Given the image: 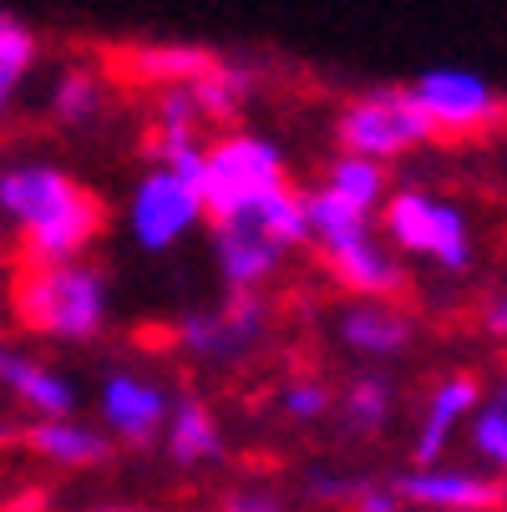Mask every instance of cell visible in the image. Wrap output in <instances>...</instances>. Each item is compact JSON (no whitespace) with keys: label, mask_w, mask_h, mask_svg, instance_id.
<instances>
[{"label":"cell","mask_w":507,"mask_h":512,"mask_svg":"<svg viewBox=\"0 0 507 512\" xmlns=\"http://www.w3.org/2000/svg\"><path fill=\"white\" fill-rule=\"evenodd\" d=\"M0 213L21 259H82L107 234V203L61 163L16 158L0 168Z\"/></svg>","instance_id":"obj_1"},{"label":"cell","mask_w":507,"mask_h":512,"mask_svg":"<svg viewBox=\"0 0 507 512\" xmlns=\"http://www.w3.org/2000/svg\"><path fill=\"white\" fill-rule=\"evenodd\" d=\"M21 335L51 345H92L112 330V274L82 259H21L6 289Z\"/></svg>","instance_id":"obj_2"},{"label":"cell","mask_w":507,"mask_h":512,"mask_svg":"<svg viewBox=\"0 0 507 512\" xmlns=\"http://www.w3.org/2000/svg\"><path fill=\"white\" fill-rule=\"evenodd\" d=\"M305 244V193L289 183L234 213L208 218V249L224 289H269Z\"/></svg>","instance_id":"obj_3"},{"label":"cell","mask_w":507,"mask_h":512,"mask_svg":"<svg viewBox=\"0 0 507 512\" xmlns=\"http://www.w3.org/2000/svg\"><path fill=\"white\" fill-rule=\"evenodd\" d=\"M305 234L345 295H355V300H401L406 295V259L376 229V213L345 203L325 183L305 193Z\"/></svg>","instance_id":"obj_4"},{"label":"cell","mask_w":507,"mask_h":512,"mask_svg":"<svg viewBox=\"0 0 507 512\" xmlns=\"http://www.w3.org/2000/svg\"><path fill=\"white\" fill-rule=\"evenodd\" d=\"M376 229L401 259H421L437 274L462 279L477 264V234H472L467 208L431 188H416V183L391 188L376 208Z\"/></svg>","instance_id":"obj_5"},{"label":"cell","mask_w":507,"mask_h":512,"mask_svg":"<svg viewBox=\"0 0 507 512\" xmlns=\"http://www.w3.org/2000/svg\"><path fill=\"white\" fill-rule=\"evenodd\" d=\"M198 168H203V153H153V163L137 173L122 224L142 254H173L208 224Z\"/></svg>","instance_id":"obj_6"},{"label":"cell","mask_w":507,"mask_h":512,"mask_svg":"<svg viewBox=\"0 0 507 512\" xmlns=\"http://www.w3.org/2000/svg\"><path fill=\"white\" fill-rule=\"evenodd\" d=\"M289 183V158L274 137L249 132V127H224L219 137L203 142V168H198V188H203V208L208 218L234 213L274 188Z\"/></svg>","instance_id":"obj_7"},{"label":"cell","mask_w":507,"mask_h":512,"mask_svg":"<svg viewBox=\"0 0 507 512\" xmlns=\"http://www.w3.org/2000/svg\"><path fill=\"white\" fill-rule=\"evenodd\" d=\"M269 330H274V305L264 300V289H229L219 305L178 315L173 345L203 371H234L249 355H259Z\"/></svg>","instance_id":"obj_8"},{"label":"cell","mask_w":507,"mask_h":512,"mask_svg":"<svg viewBox=\"0 0 507 512\" xmlns=\"http://www.w3.org/2000/svg\"><path fill=\"white\" fill-rule=\"evenodd\" d=\"M335 142H340V153H360V158H376L391 168L437 137H431L411 87H366L335 112Z\"/></svg>","instance_id":"obj_9"},{"label":"cell","mask_w":507,"mask_h":512,"mask_svg":"<svg viewBox=\"0 0 507 512\" xmlns=\"http://www.w3.org/2000/svg\"><path fill=\"white\" fill-rule=\"evenodd\" d=\"M411 97L431 127V137H482L492 127H502L507 102L502 92L467 66H431L411 82Z\"/></svg>","instance_id":"obj_10"},{"label":"cell","mask_w":507,"mask_h":512,"mask_svg":"<svg viewBox=\"0 0 507 512\" xmlns=\"http://www.w3.org/2000/svg\"><path fill=\"white\" fill-rule=\"evenodd\" d=\"M168 411L173 386L142 365H112L97 386V426L112 436V447H158Z\"/></svg>","instance_id":"obj_11"},{"label":"cell","mask_w":507,"mask_h":512,"mask_svg":"<svg viewBox=\"0 0 507 512\" xmlns=\"http://www.w3.org/2000/svg\"><path fill=\"white\" fill-rule=\"evenodd\" d=\"M396 492L411 512H502L507 477L487 467H457L452 457H442L426 467H406L396 477Z\"/></svg>","instance_id":"obj_12"},{"label":"cell","mask_w":507,"mask_h":512,"mask_svg":"<svg viewBox=\"0 0 507 512\" xmlns=\"http://www.w3.org/2000/svg\"><path fill=\"white\" fill-rule=\"evenodd\" d=\"M330 335L345 355L366 360V365H391L416 345V320L396 300H355L335 310Z\"/></svg>","instance_id":"obj_13"},{"label":"cell","mask_w":507,"mask_h":512,"mask_svg":"<svg viewBox=\"0 0 507 512\" xmlns=\"http://www.w3.org/2000/svg\"><path fill=\"white\" fill-rule=\"evenodd\" d=\"M0 396L21 406L26 416H66L82 406V391L56 360H46L31 345L0 340Z\"/></svg>","instance_id":"obj_14"},{"label":"cell","mask_w":507,"mask_h":512,"mask_svg":"<svg viewBox=\"0 0 507 512\" xmlns=\"http://www.w3.org/2000/svg\"><path fill=\"white\" fill-rule=\"evenodd\" d=\"M477 401H482V376H472V371H452L431 386L426 401H421L416 431H411V467L452 457V442L467 431Z\"/></svg>","instance_id":"obj_15"},{"label":"cell","mask_w":507,"mask_h":512,"mask_svg":"<svg viewBox=\"0 0 507 512\" xmlns=\"http://www.w3.org/2000/svg\"><path fill=\"white\" fill-rule=\"evenodd\" d=\"M26 452L41 457L56 472H97L112 462V436L97 421H82L77 411L66 416H31Z\"/></svg>","instance_id":"obj_16"},{"label":"cell","mask_w":507,"mask_h":512,"mask_svg":"<svg viewBox=\"0 0 507 512\" xmlns=\"http://www.w3.org/2000/svg\"><path fill=\"white\" fill-rule=\"evenodd\" d=\"M158 447L168 452L173 467L198 472V467H219L229 442H224V421L203 396H173V411L163 421Z\"/></svg>","instance_id":"obj_17"},{"label":"cell","mask_w":507,"mask_h":512,"mask_svg":"<svg viewBox=\"0 0 507 512\" xmlns=\"http://www.w3.org/2000/svg\"><path fill=\"white\" fill-rule=\"evenodd\" d=\"M219 61V51L213 46H198V41H142V46H127L117 56L122 77L142 82V87H188L193 77H203V71Z\"/></svg>","instance_id":"obj_18"},{"label":"cell","mask_w":507,"mask_h":512,"mask_svg":"<svg viewBox=\"0 0 507 512\" xmlns=\"http://www.w3.org/2000/svg\"><path fill=\"white\" fill-rule=\"evenodd\" d=\"M112 102V87H107V71L92 66V61H66L56 66V77L46 82V117L61 127V132H82L92 127Z\"/></svg>","instance_id":"obj_19"},{"label":"cell","mask_w":507,"mask_h":512,"mask_svg":"<svg viewBox=\"0 0 507 512\" xmlns=\"http://www.w3.org/2000/svg\"><path fill=\"white\" fill-rule=\"evenodd\" d=\"M259 87H264L259 66H249V61H224V56L213 61L203 77L188 82V92H193V102H198V112H203L208 127H234V122L254 107Z\"/></svg>","instance_id":"obj_20"},{"label":"cell","mask_w":507,"mask_h":512,"mask_svg":"<svg viewBox=\"0 0 507 512\" xmlns=\"http://www.w3.org/2000/svg\"><path fill=\"white\" fill-rule=\"evenodd\" d=\"M36 66H41V36L21 16L0 11V127L11 122L26 82L36 77Z\"/></svg>","instance_id":"obj_21"},{"label":"cell","mask_w":507,"mask_h":512,"mask_svg":"<svg viewBox=\"0 0 507 512\" xmlns=\"http://www.w3.org/2000/svg\"><path fill=\"white\" fill-rule=\"evenodd\" d=\"M208 122L188 87H158L153 102V153H203Z\"/></svg>","instance_id":"obj_22"},{"label":"cell","mask_w":507,"mask_h":512,"mask_svg":"<svg viewBox=\"0 0 507 512\" xmlns=\"http://www.w3.org/2000/svg\"><path fill=\"white\" fill-rule=\"evenodd\" d=\"M335 416L350 436H381L396 416V386L381 371H360L340 396H335Z\"/></svg>","instance_id":"obj_23"},{"label":"cell","mask_w":507,"mask_h":512,"mask_svg":"<svg viewBox=\"0 0 507 512\" xmlns=\"http://www.w3.org/2000/svg\"><path fill=\"white\" fill-rule=\"evenodd\" d=\"M467 442H472V457L487 472L507 477V371L482 386V401L467 421Z\"/></svg>","instance_id":"obj_24"},{"label":"cell","mask_w":507,"mask_h":512,"mask_svg":"<svg viewBox=\"0 0 507 512\" xmlns=\"http://www.w3.org/2000/svg\"><path fill=\"white\" fill-rule=\"evenodd\" d=\"M320 183H325L330 193H340L345 203L376 213V208H381V198L391 193V168H386V163H376V158H360V153H335V163L325 168V178H320Z\"/></svg>","instance_id":"obj_25"},{"label":"cell","mask_w":507,"mask_h":512,"mask_svg":"<svg viewBox=\"0 0 507 512\" xmlns=\"http://www.w3.org/2000/svg\"><path fill=\"white\" fill-rule=\"evenodd\" d=\"M335 411V391L320 376H300V381H284L279 391V416H289L295 426H315Z\"/></svg>","instance_id":"obj_26"},{"label":"cell","mask_w":507,"mask_h":512,"mask_svg":"<svg viewBox=\"0 0 507 512\" xmlns=\"http://www.w3.org/2000/svg\"><path fill=\"white\" fill-rule=\"evenodd\" d=\"M355 492H360V477H350V472H325V467H315V472L305 477V502H310V507L350 512Z\"/></svg>","instance_id":"obj_27"},{"label":"cell","mask_w":507,"mask_h":512,"mask_svg":"<svg viewBox=\"0 0 507 512\" xmlns=\"http://www.w3.org/2000/svg\"><path fill=\"white\" fill-rule=\"evenodd\" d=\"M224 512H289V497H284V487H274L264 477H249V482L224 492Z\"/></svg>","instance_id":"obj_28"},{"label":"cell","mask_w":507,"mask_h":512,"mask_svg":"<svg viewBox=\"0 0 507 512\" xmlns=\"http://www.w3.org/2000/svg\"><path fill=\"white\" fill-rule=\"evenodd\" d=\"M350 512H406L396 482H376V477H360V492L350 502Z\"/></svg>","instance_id":"obj_29"},{"label":"cell","mask_w":507,"mask_h":512,"mask_svg":"<svg viewBox=\"0 0 507 512\" xmlns=\"http://www.w3.org/2000/svg\"><path fill=\"white\" fill-rule=\"evenodd\" d=\"M482 330H487L497 345H507V289L487 295V305H482Z\"/></svg>","instance_id":"obj_30"},{"label":"cell","mask_w":507,"mask_h":512,"mask_svg":"<svg viewBox=\"0 0 507 512\" xmlns=\"http://www.w3.org/2000/svg\"><path fill=\"white\" fill-rule=\"evenodd\" d=\"M6 289H11V274H6V259H0V320H6Z\"/></svg>","instance_id":"obj_31"},{"label":"cell","mask_w":507,"mask_h":512,"mask_svg":"<svg viewBox=\"0 0 507 512\" xmlns=\"http://www.w3.org/2000/svg\"><path fill=\"white\" fill-rule=\"evenodd\" d=\"M6 249H11V229H6V213H0V259H6Z\"/></svg>","instance_id":"obj_32"},{"label":"cell","mask_w":507,"mask_h":512,"mask_svg":"<svg viewBox=\"0 0 507 512\" xmlns=\"http://www.w3.org/2000/svg\"><path fill=\"white\" fill-rule=\"evenodd\" d=\"M97 512H142V507H97Z\"/></svg>","instance_id":"obj_33"},{"label":"cell","mask_w":507,"mask_h":512,"mask_svg":"<svg viewBox=\"0 0 507 512\" xmlns=\"http://www.w3.org/2000/svg\"><path fill=\"white\" fill-rule=\"evenodd\" d=\"M502 512H507V497H502Z\"/></svg>","instance_id":"obj_34"}]
</instances>
